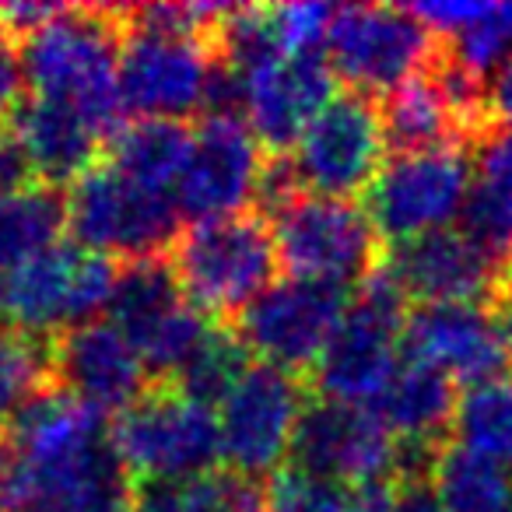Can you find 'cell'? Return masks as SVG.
I'll return each mask as SVG.
<instances>
[{
	"mask_svg": "<svg viewBox=\"0 0 512 512\" xmlns=\"http://www.w3.org/2000/svg\"><path fill=\"white\" fill-rule=\"evenodd\" d=\"M0 502L18 512H137L106 414L60 386L43 390L8 425Z\"/></svg>",
	"mask_w": 512,
	"mask_h": 512,
	"instance_id": "1",
	"label": "cell"
},
{
	"mask_svg": "<svg viewBox=\"0 0 512 512\" xmlns=\"http://www.w3.org/2000/svg\"><path fill=\"white\" fill-rule=\"evenodd\" d=\"M29 92L81 109L113 141L123 127L120 8H60L22 39Z\"/></svg>",
	"mask_w": 512,
	"mask_h": 512,
	"instance_id": "2",
	"label": "cell"
},
{
	"mask_svg": "<svg viewBox=\"0 0 512 512\" xmlns=\"http://www.w3.org/2000/svg\"><path fill=\"white\" fill-rule=\"evenodd\" d=\"M169 253L186 299L214 323L239 320L274 285L281 267L271 225L253 211L190 225Z\"/></svg>",
	"mask_w": 512,
	"mask_h": 512,
	"instance_id": "3",
	"label": "cell"
},
{
	"mask_svg": "<svg viewBox=\"0 0 512 512\" xmlns=\"http://www.w3.org/2000/svg\"><path fill=\"white\" fill-rule=\"evenodd\" d=\"M407 316V295L379 264L351 292L348 313L313 372L316 393L337 404L376 407L407 358Z\"/></svg>",
	"mask_w": 512,
	"mask_h": 512,
	"instance_id": "4",
	"label": "cell"
},
{
	"mask_svg": "<svg viewBox=\"0 0 512 512\" xmlns=\"http://www.w3.org/2000/svg\"><path fill=\"white\" fill-rule=\"evenodd\" d=\"M109 435L134 481L179 484L214 474L221 435L214 407L193 400L172 383H158L137 404L109 421Z\"/></svg>",
	"mask_w": 512,
	"mask_h": 512,
	"instance_id": "5",
	"label": "cell"
},
{
	"mask_svg": "<svg viewBox=\"0 0 512 512\" xmlns=\"http://www.w3.org/2000/svg\"><path fill=\"white\" fill-rule=\"evenodd\" d=\"M116 278L113 260L78 242H57L4 278V309L18 334L57 341L109 313Z\"/></svg>",
	"mask_w": 512,
	"mask_h": 512,
	"instance_id": "6",
	"label": "cell"
},
{
	"mask_svg": "<svg viewBox=\"0 0 512 512\" xmlns=\"http://www.w3.org/2000/svg\"><path fill=\"white\" fill-rule=\"evenodd\" d=\"M67 228L74 242L106 260H155L179 239V211L169 193L137 186L99 162L67 190Z\"/></svg>",
	"mask_w": 512,
	"mask_h": 512,
	"instance_id": "7",
	"label": "cell"
},
{
	"mask_svg": "<svg viewBox=\"0 0 512 512\" xmlns=\"http://www.w3.org/2000/svg\"><path fill=\"white\" fill-rule=\"evenodd\" d=\"M278 260L288 278L344 288L362 285L376 271L379 232L365 204L299 193L271 211Z\"/></svg>",
	"mask_w": 512,
	"mask_h": 512,
	"instance_id": "8",
	"label": "cell"
},
{
	"mask_svg": "<svg viewBox=\"0 0 512 512\" xmlns=\"http://www.w3.org/2000/svg\"><path fill=\"white\" fill-rule=\"evenodd\" d=\"M323 50L334 78L358 95H390L442 60L435 32L411 8L393 4L337 8Z\"/></svg>",
	"mask_w": 512,
	"mask_h": 512,
	"instance_id": "9",
	"label": "cell"
},
{
	"mask_svg": "<svg viewBox=\"0 0 512 512\" xmlns=\"http://www.w3.org/2000/svg\"><path fill=\"white\" fill-rule=\"evenodd\" d=\"M470 176H474V158L463 144L390 155L365 193V211L376 232L400 246L453 228V221H460L467 207Z\"/></svg>",
	"mask_w": 512,
	"mask_h": 512,
	"instance_id": "10",
	"label": "cell"
},
{
	"mask_svg": "<svg viewBox=\"0 0 512 512\" xmlns=\"http://www.w3.org/2000/svg\"><path fill=\"white\" fill-rule=\"evenodd\" d=\"M306 407V383L299 376L264 362H249L239 383L214 407L221 463L256 484L260 477H274L285 467V456H292Z\"/></svg>",
	"mask_w": 512,
	"mask_h": 512,
	"instance_id": "11",
	"label": "cell"
},
{
	"mask_svg": "<svg viewBox=\"0 0 512 512\" xmlns=\"http://www.w3.org/2000/svg\"><path fill=\"white\" fill-rule=\"evenodd\" d=\"M218 71L211 39L137 25L123 18L120 99L137 120H179L207 113V95Z\"/></svg>",
	"mask_w": 512,
	"mask_h": 512,
	"instance_id": "12",
	"label": "cell"
},
{
	"mask_svg": "<svg viewBox=\"0 0 512 512\" xmlns=\"http://www.w3.org/2000/svg\"><path fill=\"white\" fill-rule=\"evenodd\" d=\"M109 320L127 334L144 358L151 379L172 383L193 358L214 320H207L179 285L165 256L134 260L120 267L116 292L109 302Z\"/></svg>",
	"mask_w": 512,
	"mask_h": 512,
	"instance_id": "13",
	"label": "cell"
},
{
	"mask_svg": "<svg viewBox=\"0 0 512 512\" xmlns=\"http://www.w3.org/2000/svg\"><path fill=\"white\" fill-rule=\"evenodd\" d=\"M351 295L320 281H274L246 313L235 320V334L256 362L285 369L292 376L316 372L323 362Z\"/></svg>",
	"mask_w": 512,
	"mask_h": 512,
	"instance_id": "14",
	"label": "cell"
},
{
	"mask_svg": "<svg viewBox=\"0 0 512 512\" xmlns=\"http://www.w3.org/2000/svg\"><path fill=\"white\" fill-rule=\"evenodd\" d=\"M264 172V144L256 141L242 116H204L193 130L183 176L172 190L179 218L204 225L249 214L260 200Z\"/></svg>",
	"mask_w": 512,
	"mask_h": 512,
	"instance_id": "15",
	"label": "cell"
},
{
	"mask_svg": "<svg viewBox=\"0 0 512 512\" xmlns=\"http://www.w3.org/2000/svg\"><path fill=\"white\" fill-rule=\"evenodd\" d=\"M386 134L369 95L337 92L292 148L288 162L306 193L355 200L383 169Z\"/></svg>",
	"mask_w": 512,
	"mask_h": 512,
	"instance_id": "16",
	"label": "cell"
},
{
	"mask_svg": "<svg viewBox=\"0 0 512 512\" xmlns=\"http://www.w3.org/2000/svg\"><path fill=\"white\" fill-rule=\"evenodd\" d=\"M292 467L341 488L404 477V449L372 407L309 400L292 446Z\"/></svg>",
	"mask_w": 512,
	"mask_h": 512,
	"instance_id": "17",
	"label": "cell"
},
{
	"mask_svg": "<svg viewBox=\"0 0 512 512\" xmlns=\"http://www.w3.org/2000/svg\"><path fill=\"white\" fill-rule=\"evenodd\" d=\"M334 71L320 53H281L242 78V120L274 155H288L334 99Z\"/></svg>",
	"mask_w": 512,
	"mask_h": 512,
	"instance_id": "18",
	"label": "cell"
},
{
	"mask_svg": "<svg viewBox=\"0 0 512 512\" xmlns=\"http://www.w3.org/2000/svg\"><path fill=\"white\" fill-rule=\"evenodd\" d=\"M383 267L418 306H481L484 299H495L505 278V267H498L463 228L400 242Z\"/></svg>",
	"mask_w": 512,
	"mask_h": 512,
	"instance_id": "19",
	"label": "cell"
},
{
	"mask_svg": "<svg viewBox=\"0 0 512 512\" xmlns=\"http://www.w3.org/2000/svg\"><path fill=\"white\" fill-rule=\"evenodd\" d=\"M53 383L99 414H123L151 390V372L113 320H95L50 341Z\"/></svg>",
	"mask_w": 512,
	"mask_h": 512,
	"instance_id": "20",
	"label": "cell"
},
{
	"mask_svg": "<svg viewBox=\"0 0 512 512\" xmlns=\"http://www.w3.org/2000/svg\"><path fill=\"white\" fill-rule=\"evenodd\" d=\"M404 348L467 390L502 379L509 369L502 327L484 306H418L407 316Z\"/></svg>",
	"mask_w": 512,
	"mask_h": 512,
	"instance_id": "21",
	"label": "cell"
},
{
	"mask_svg": "<svg viewBox=\"0 0 512 512\" xmlns=\"http://www.w3.org/2000/svg\"><path fill=\"white\" fill-rule=\"evenodd\" d=\"M456 404H460V393L446 372L411 355L404 358L393 383L372 407L404 449L400 481L432 474L435 456L446 449V435H453Z\"/></svg>",
	"mask_w": 512,
	"mask_h": 512,
	"instance_id": "22",
	"label": "cell"
},
{
	"mask_svg": "<svg viewBox=\"0 0 512 512\" xmlns=\"http://www.w3.org/2000/svg\"><path fill=\"white\" fill-rule=\"evenodd\" d=\"M11 130L22 141L36 179L46 186L78 183L92 165H99V151L109 148V137L81 109L36 95L11 120Z\"/></svg>",
	"mask_w": 512,
	"mask_h": 512,
	"instance_id": "23",
	"label": "cell"
},
{
	"mask_svg": "<svg viewBox=\"0 0 512 512\" xmlns=\"http://www.w3.org/2000/svg\"><path fill=\"white\" fill-rule=\"evenodd\" d=\"M474 176L460 228L495 260L512 267V123H491L477 134Z\"/></svg>",
	"mask_w": 512,
	"mask_h": 512,
	"instance_id": "24",
	"label": "cell"
},
{
	"mask_svg": "<svg viewBox=\"0 0 512 512\" xmlns=\"http://www.w3.org/2000/svg\"><path fill=\"white\" fill-rule=\"evenodd\" d=\"M193 130L179 120H134L123 123L106 148V162L137 186L155 193L176 190L183 176L186 155H190Z\"/></svg>",
	"mask_w": 512,
	"mask_h": 512,
	"instance_id": "25",
	"label": "cell"
},
{
	"mask_svg": "<svg viewBox=\"0 0 512 512\" xmlns=\"http://www.w3.org/2000/svg\"><path fill=\"white\" fill-rule=\"evenodd\" d=\"M67 197L57 186L32 183L25 190L0 193V271H18L32 256L64 242Z\"/></svg>",
	"mask_w": 512,
	"mask_h": 512,
	"instance_id": "26",
	"label": "cell"
},
{
	"mask_svg": "<svg viewBox=\"0 0 512 512\" xmlns=\"http://www.w3.org/2000/svg\"><path fill=\"white\" fill-rule=\"evenodd\" d=\"M428 481L442 512H512V470L460 446L435 456Z\"/></svg>",
	"mask_w": 512,
	"mask_h": 512,
	"instance_id": "27",
	"label": "cell"
},
{
	"mask_svg": "<svg viewBox=\"0 0 512 512\" xmlns=\"http://www.w3.org/2000/svg\"><path fill=\"white\" fill-rule=\"evenodd\" d=\"M453 446L512 470V379L509 376L470 386V390L460 393V404H456V418H453Z\"/></svg>",
	"mask_w": 512,
	"mask_h": 512,
	"instance_id": "28",
	"label": "cell"
},
{
	"mask_svg": "<svg viewBox=\"0 0 512 512\" xmlns=\"http://www.w3.org/2000/svg\"><path fill=\"white\" fill-rule=\"evenodd\" d=\"M137 512H267V502L256 481L214 470L179 484H144L137 491Z\"/></svg>",
	"mask_w": 512,
	"mask_h": 512,
	"instance_id": "29",
	"label": "cell"
},
{
	"mask_svg": "<svg viewBox=\"0 0 512 512\" xmlns=\"http://www.w3.org/2000/svg\"><path fill=\"white\" fill-rule=\"evenodd\" d=\"M53 383L50 341L0 330V425H11Z\"/></svg>",
	"mask_w": 512,
	"mask_h": 512,
	"instance_id": "30",
	"label": "cell"
},
{
	"mask_svg": "<svg viewBox=\"0 0 512 512\" xmlns=\"http://www.w3.org/2000/svg\"><path fill=\"white\" fill-rule=\"evenodd\" d=\"M246 369H249L246 344L239 341V334L232 327L214 323L204 341H200V348L193 351V358L183 365V372L172 379V386L190 393L200 404L218 407Z\"/></svg>",
	"mask_w": 512,
	"mask_h": 512,
	"instance_id": "31",
	"label": "cell"
},
{
	"mask_svg": "<svg viewBox=\"0 0 512 512\" xmlns=\"http://www.w3.org/2000/svg\"><path fill=\"white\" fill-rule=\"evenodd\" d=\"M449 64L460 67L477 85H488L502 67L512 64V0L484 4L481 15L449 39Z\"/></svg>",
	"mask_w": 512,
	"mask_h": 512,
	"instance_id": "32",
	"label": "cell"
},
{
	"mask_svg": "<svg viewBox=\"0 0 512 512\" xmlns=\"http://www.w3.org/2000/svg\"><path fill=\"white\" fill-rule=\"evenodd\" d=\"M334 15L337 8L316 4V0H295V4L271 8V25L281 53H320V46H327Z\"/></svg>",
	"mask_w": 512,
	"mask_h": 512,
	"instance_id": "33",
	"label": "cell"
},
{
	"mask_svg": "<svg viewBox=\"0 0 512 512\" xmlns=\"http://www.w3.org/2000/svg\"><path fill=\"white\" fill-rule=\"evenodd\" d=\"M29 102V71H25L22 36L0 22V127H8Z\"/></svg>",
	"mask_w": 512,
	"mask_h": 512,
	"instance_id": "34",
	"label": "cell"
},
{
	"mask_svg": "<svg viewBox=\"0 0 512 512\" xmlns=\"http://www.w3.org/2000/svg\"><path fill=\"white\" fill-rule=\"evenodd\" d=\"M32 183H36V169H32L22 141L11 127H0V193L25 190Z\"/></svg>",
	"mask_w": 512,
	"mask_h": 512,
	"instance_id": "35",
	"label": "cell"
},
{
	"mask_svg": "<svg viewBox=\"0 0 512 512\" xmlns=\"http://www.w3.org/2000/svg\"><path fill=\"white\" fill-rule=\"evenodd\" d=\"M400 481H376L362 488H348V512H393L397 509Z\"/></svg>",
	"mask_w": 512,
	"mask_h": 512,
	"instance_id": "36",
	"label": "cell"
},
{
	"mask_svg": "<svg viewBox=\"0 0 512 512\" xmlns=\"http://www.w3.org/2000/svg\"><path fill=\"white\" fill-rule=\"evenodd\" d=\"M484 113L488 123H512V64L484 85Z\"/></svg>",
	"mask_w": 512,
	"mask_h": 512,
	"instance_id": "37",
	"label": "cell"
},
{
	"mask_svg": "<svg viewBox=\"0 0 512 512\" xmlns=\"http://www.w3.org/2000/svg\"><path fill=\"white\" fill-rule=\"evenodd\" d=\"M393 512H442L432 481H428V477H411V481H400L397 509H393Z\"/></svg>",
	"mask_w": 512,
	"mask_h": 512,
	"instance_id": "38",
	"label": "cell"
},
{
	"mask_svg": "<svg viewBox=\"0 0 512 512\" xmlns=\"http://www.w3.org/2000/svg\"><path fill=\"white\" fill-rule=\"evenodd\" d=\"M495 320L502 327V337H505V351H509V365H512V267L505 271L502 285L495 292Z\"/></svg>",
	"mask_w": 512,
	"mask_h": 512,
	"instance_id": "39",
	"label": "cell"
},
{
	"mask_svg": "<svg viewBox=\"0 0 512 512\" xmlns=\"http://www.w3.org/2000/svg\"><path fill=\"white\" fill-rule=\"evenodd\" d=\"M4 460H8V442H4V435H0V470H4Z\"/></svg>",
	"mask_w": 512,
	"mask_h": 512,
	"instance_id": "40",
	"label": "cell"
},
{
	"mask_svg": "<svg viewBox=\"0 0 512 512\" xmlns=\"http://www.w3.org/2000/svg\"><path fill=\"white\" fill-rule=\"evenodd\" d=\"M8 320V309H4V281H0V323Z\"/></svg>",
	"mask_w": 512,
	"mask_h": 512,
	"instance_id": "41",
	"label": "cell"
},
{
	"mask_svg": "<svg viewBox=\"0 0 512 512\" xmlns=\"http://www.w3.org/2000/svg\"><path fill=\"white\" fill-rule=\"evenodd\" d=\"M0 512H11V509H8V505H4V502H0Z\"/></svg>",
	"mask_w": 512,
	"mask_h": 512,
	"instance_id": "42",
	"label": "cell"
}]
</instances>
